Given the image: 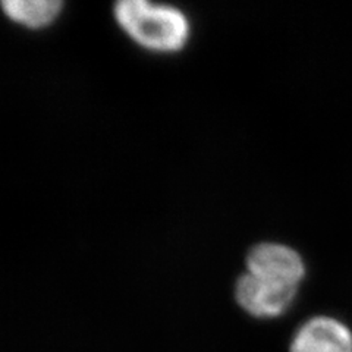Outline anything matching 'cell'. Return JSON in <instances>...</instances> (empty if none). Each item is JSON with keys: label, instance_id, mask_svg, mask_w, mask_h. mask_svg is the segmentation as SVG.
Returning a JSON list of instances; mask_svg holds the SVG:
<instances>
[{"label": "cell", "instance_id": "1", "mask_svg": "<svg viewBox=\"0 0 352 352\" xmlns=\"http://www.w3.org/2000/svg\"><path fill=\"white\" fill-rule=\"evenodd\" d=\"M119 27L141 47L173 53L190 38V22L175 6L151 3L147 0H122L115 5Z\"/></svg>", "mask_w": 352, "mask_h": 352}, {"label": "cell", "instance_id": "2", "mask_svg": "<svg viewBox=\"0 0 352 352\" xmlns=\"http://www.w3.org/2000/svg\"><path fill=\"white\" fill-rule=\"evenodd\" d=\"M248 273L270 283L298 288L305 276V266L295 250L282 244H258L248 252Z\"/></svg>", "mask_w": 352, "mask_h": 352}, {"label": "cell", "instance_id": "3", "mask_svg": "<svg viewBox=\"0 0 352 352\" xmlns=\"http://www.w3.org/2000/svg\"><path fill=\"white\" fill-rule=\"evenodd\" d=\"M298 288L270 283L245 273L235 286L236 301L244 311L257 318L279 317L292 305Z\"/></svg>", "mask_w": 352, "mask_h": 352}, {"label": "cell", "instance_id": "4", "mask_svg": "<svg viewBox=\"0 0 352 352\" xmlns=\"http://www.w3.org/2000/svg\"><path fill=\"white\" fill-rule=\"evenodd\" d=\"M289 352H352V332L333 317H313L296 330Z\"/></svg>", "mask_w": 352, "mask_h": 352}, {"label": "cell", "instance_id": "5", "mask_svg": "<svg viewBox=\"0 0 352 352\" xmlns=\"http://www.w3.org/2000/svg\"><path fill=\"white\" fill-rule=\"evenodd\" d=\"M63 3L58 0H6L3 12L18 24L28 28L50 25L60 14Z\"/></svg>", "mask_w": 352, "mask_h": 352}]
</instances>
